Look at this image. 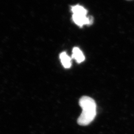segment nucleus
<instances>
[{
  "label": "nucleus",
  "instance_id": "1",
  "mask_svg": "<svg viewBox=\"0 0 134 134\" xmlns=\"http://www.w3.org/2000/svg\"><path fill=\"white\" fill-rule=\"evenodd\" d=\"M79 105L82 112L77 120L81 126H87L94 120L96 115V104L93 99L87 96H83L80 99Z\"/></svg>",
  "mask_w": 134,
  "mask_h": 134
},
{
  "label": "nucleus",
  "instance_id": "2",
  "mask_svg": "<svg viewBox=\"0 0 134 134\" xmlns=\"http://www.w3.org/2000/svg\"><path fill=\"white\" fill-rule=\"evenodd\" d=\"M72 19L74 23L79 26L82 27L83 25H90L93 24V19L91 16H87V10L80 5L71 7Z\"/></svg>",
  "mask_w": 134,
  "mask_h": 134
},
{
  "label": "nucleus",
  "instance_id": "3",
  "mask_svg": "<svg viewBox=\"0 0 134 134\" xmlns=\"http://www.w3.org/2000/svg\"><path fill=\"white\" fill-rule=\"evenodd\" d=\"M72 58L79 64L83 62L85 60V56L83 53L80 48L77 47H74L72 49Z\"/></svg>",
  "mask_w": 134,
  "mask_h": 134
},
{
  "label": "nucleus",
  "instance_id": "4",
  "mask_svg": "<svg viewBox=\"0 0 134 134\" xmlns=\"http://www.w3.org/2000/svg\"><path fill=\"white\" fill-rule=\"evenodd\" d=\"M60 59L62 64L66 69H69L72 66L71 58L69 57L65 52H63L60 55Z\"/></svg>",
  "mask_w": 134,
  "mask_h": 134
},
{
  "label": "nucleus",
  "instance_id": "5",
  "mask_svg": "<svg viewBox=\"0 0 134 134\" xmlns=\"http://www.w3.org/2000/svg\"><path fill=\"white\" fill-rule=\"evenodd\" d=\"M128 1H130V0H128Z\"/></svg>",
  "mask_w": 134,
  "mask_h": 134
}]
</instances>
